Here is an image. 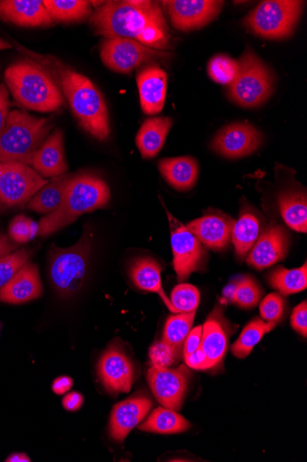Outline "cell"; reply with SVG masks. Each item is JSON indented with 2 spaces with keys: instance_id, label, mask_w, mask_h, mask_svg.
<instances>
[{
  "instance_id": "cell-24",
  "label": "cell",
  "mask_w": 307,
  "mask_h": 462,
  "mask_svg": "<svg viewBox=\"0 0 307 462\" xmlns=\"http://www.w3.org/2000/svg\"><path fill=\"white\" fill-rule=\"evenodd\" d=\"M130 276L140 289L158 293L172 313H178L164 291L161 281V267L156 261L149 258L137 260L130 267Z\"/></svg>"
},
{
  "instance_id": "cell-50",
  "label": "cell",
  "mask_w": 307,
  "mask_h": 462,
  "mask_svg": "<svg viewBox=\"0 0 307 462\" xmlns=\"http://www.w3.org/2000/svg\"><path fill=\"white\" fill-rule=\"evenodd\" d=\"M6 461L8 462H29L31 459L24 453H15L10 456Z\"/></svg>"
},
{
  "instance_id": "cell-17",
  "label": "cell",
  "mask_w": 307,
  "mask_h": 462,
  "mask_svg": "<svg viewBox=\"0 0 307 462\" xmlns=\"http://www.w3.org/2000/svg\"><path fill=\"white\" fill-rule=\"evenodd\" d=\"M288 250V236L284 227L273 226L257 238L248 263L256 270H265L284 260Z\"/></svg>"
},
{
  "instance_id": "cell-48",
  "label": "cell",
  "mask_w": 307,
  "mask_h": 462,
  "mask_svg": "<svg viewBox=\"0 0 307 462\" xmlns=\"http://www.w3.org/2000/svg\"><path fill=\"white\" fill-rule=\"evenodd\" d=\"M17 248V245L14 244L6 236L0 235V258L5 257Z\"/></svg>"
},
{
  "instance_id": "cell-38",
  "label": "cell",
  "mask_w": 307,
  "mask_h": 462,
  "mask_svg": "<svg viewBox=\"0 0 307 462\" xmlns=\"http://www.w3.org/2000/svg\"><path fill=\"white\" fill-rule=\"evenodd\" d=\"M261 290L250 277H241L235 293L234 302L243 309L255 308L260 298Z\"/></svg>"
},
{
  "instance_id": "cell-49",
  "label": "cell",
  "mask_w": 307,
  "mask_h": 462,
  "mask_svg": "<svg viewBox=\"0 0 307 462\" xmlns=\"http://www.w3.org/2000/svg\"><path fill=\"white\" fill-rule=\"evenodd\" d=\"M240 278L235 279L232 282L227 285L224 289L223 295L230 302H234L235 293L239 287Z\"/></svg>"
},
{
  "instance_id": "cell-32",
  "label": "cell",
  "mask_w": 307,
  "mask_h": 462,
  "mask_svg": "<svg viewBox=\"0 0 307 462\" xmlns=\"http://www.w3.org/2000/svg\"><path fill=\"white\" fill-rule=\"evenodd\" d=\"M276 324L256 319L242 330L239 338L232 346V353L238 358H246L265 336L271 332Z\"/></svg>"
},
{
  "instance_id": "cell-42",
  "label": "cell",
  "mask_w": 307,
  "mask_h": 462,
  "mask_svg": "<svg viewBox=\"0 0 307 462\" xmlns=\"http://www.w3.org/2000/svg\"><path fill=\"white\" fill-rule=\"evenodd\" d=\"M291 325L294 330L306 337L307 335V303L303 301L297 306L291 317Z\"/></svg>"
},
{
  "instance_id": "cell-3",
  "label": "cell",
  "mask_w": 307,
  "mask_h": 462,
  "mask_svg": "<svg viewBox=\"0 0 307 462\" xmlns=\"http://www.w3.org/2000/svg\"><path fill=\"white\" fill-rule=\"evenodd\" d=\"M111 198L107 184L92 174L71 178L64 199L55 212L41 219L38 235L48 236L71 225L81 215L105 207Z\"/></svg>"
},
{
  "instance_id": "cell-26",
  "label": "cell",
  "mask_w": 307,
  "mask_h": 462,
  "mask_svg": "<svg viewBox=\"0 0 307 462\" xmlns=\"http://www.w3.org/2000/svg\"><path fill=\"white\" fill-rule=\"evenodd\" d=\"M229 346L228 333L221 321L209 319L203 327L200 350L211 366H214L225 356Z\"/></svg>"
},
{
  "instance_id": "cell-39",
  "label": "cell",
  "mask_w": 307,
  "mask_h": 462,
  "mask_svg": "<svg viewBox=\"0 0 307 462\" xmlns=\"http://www.w3.org/2000/svg\"><path fill=\"white\" fill-rule=\"evenodd\" d=\"M181 351L163 340L156 343L149 351L152 365L158 368H169L179 362Z\"/></svg>"
},
{
  "instance_id": "cell-27",
  "label": "cell",
  "mask_w": 307,
  "mask_h": 462,
  "mask_svg": "<svg viewBox=\"0 0 307 462\" xmlns=\"http://www.w3.org/2000/svg\"><path fill=\"white\" fill-rule=\"evenodd\" d=\"M191 424L176 411L158 407L153 411L146 421L139 427L141 431L171 435L186 432Z\"/></svg>"
},
{
  "instance_id": "cell-31",
  "label": "cell",
  "mask_w": 307,
  "mask_h": 462,
  "mask_svg": "<svg viewBox=\"0 0 307 462\" xmlns=\"http://www.w3.org/2000/svg\"><path fill=\"white\" fill-rule=\"evenodd\" d=\"M259 222L250 212L245 211L235 223L232 237L237 254L240 258L246 257L259 236Z\"/></svg>"
},
{
  "instance_id": "cell-13",
  "label": "cell",
  "mask_w": 307,
  "mask_h": 462,
  "mask_svg": "<svg viewBox=\"0 0 307 462\" xmlns=\"http://www.w3.org/2000/svg\"><path fill=\"white\" fill-rule=\"evenodd\" d=\"M98 374L104 387L111 394L128 393L136 379L133 362L117 344L111 345L103 354Z\"/></svg>"
},
{
  "instance_id": "cell-5",
  "label": "cell",
  "mask_w": 307,
  "mask_h": 462,
  "mask_svg": "<svg viewBox=\"0 0 307 462\" xmlns=\"http://www.w3.org/2000/svg\"><path fill=\"white\" fill-rule=\"evenodd\" d=\"M54 127L50 118H38L14 110L9 114L0 134V162L31 164L35 152L50 136Z\"/></svg>"
},
{
  "instance_id": "cell-19",
  "label": "cell",
  "mask_w": 307,
  "mask_h": 462,
  "mask_svg": "<svg viewBox=\"0 0 307 462\" xmlns=\"http://www.w3.org/2000/svg\"><path fill=\"white\" fill-rule=\"evenodd\" d=\"M41 177L57 178L68 171L64 151V134L59 129L50 134L32 156L31 164Z\"/></svg>"
},
{
  "instance_id": "cell-1",
  "label": "cell",
  "mask_w": 307,
  "mask_h": 462,
  "mask_svg": "<svg viewBox=\"0 0 307 462\" xmlns=\"http://www.w3.org/2000/svg\"><path fill=\"white\" fill-rule=\"evenodd\" d=\"M90 23L104 38L131 39L159 51L170 49L171 35L162 6L150 0L102 2Z\"/></svg>"
},
{
  "instance_id": "cell-7",
  "label": "cell",
  "mask_w": 307,
  "mask_h": 462,
  "mask_svg": "<svg viewBox=\"0 0 307 462\" xmlns=\"http://www.w3.org/2000/svg\"><path fill=\"white\" fill-rule=\"evenodd\" d=\"M238 62V74L229 88L230 98L246 108L265 104L275 90L274 74L250 49Z\"/></svg>"
},
{
  "instance_id": "cell-23",
  "label": "cell",
  "mask_w": 307,
  "mask_h": 462,
  "mask_svg": "<svg viewBox=\"0 0 307 462\" xmlns=\"http://www.w3.org/2000/svg\"><path fill=\"white\" fill-rule=\"evenodd\" d=\"M159 171L166 181L178 190H189L197 181L199 167L192 157H177L161 160Z\"/></svg>"
},
{
  "instance_id": "cell-43",
  "label": "cell",
  "mask_w": 307,
  "mask_h": 462,
  "mask_svg": "<svg viewBox=\"0 0 307 462\" xmlns=\"http://www.w3.org/2000/svg\"><path fill=\"white\" fill-rule=\"evenodd\" d=\"M202 334V326L196 327L190 331L184 344V356H187L200 349Z\"/></svg>"
},
{
  "instance_id": "cell-37",
  "label": "cell",
  "mask_w": 307,
  "mask_h": 462,
  "mask_svg": "<svg viewBox=\"0 0 307 462\" xmlns=\"http://www.w3.org/2000/svg\"><path fill=\"white\" fill-rule=\"evenodd\" d=\"M29 258V252L24 249L0 258V289L5 286L13 279V277L27 263Z\"/></svg>"
},
{
  "instance_id": "cell-15",
  "label": "cell",
  "mask_w": 307,
  "mask_h": 462,
  "mask_svg": "<svg viewBox=\"0 0 307 462\" xmlns=\"http://www.w3.org/2000/svg\"><path fill=\"white\" fill-rule=\"evenodd\" d=\"M262 143V135L248 123H234L218 133L212 143L213 151L231 159L253 153Z\"/></svg>"
},
{
  "instance_id": "cell-46",
  "label": "cell",
  "mask_w": 307,
  "mask_h": 462,
  "mask_svg": "<svg viewBox=\"0 0 307 462\" xmlns=\"http://www.w3.org/2000/svg\"><path fill=\"white\" fill-rule=\"evenodd\" d=\"M84 402L83 396L78 393H71L67 394L63 399V406L69 411L79 410Z\"/></svg>"
},
{
  "instance_id": "cell-34",
  "label": "cell",
  "mask_w": 307,
  "mask_h": 462,
  "mask_svg": "<svg viewBox=\"0 0 307 462\" xmlns=\"http://www.w3.org/2000/svg\"><path fill=\"white\" fill-rule=\"evenodd\" d=\"M195 313H181L170 317L165 325L163 341L175 348L182 350L185 341L192 330Z\"/></svg>"
},
{
  "instance_id": "cell-45",
  "label": "cell",
  "mask_w": 307,
  "mask_h": 462,
  "mask_svg": "<svg viewBox=\"0 0 307 462\" xmlns=\"http://www.w3.org/2000/svg\"><path fill=\"white\" fill-rule=\"evenodd\" d=\"M185 359L189 367L196 370H203L212 367L206 356L200 349L185 356Z\"/></svg>"
},
{
  "instance_id": "cell-12",
  "label": "cell",
  "mask_w": 307,
  "mask_h": 462,
  "mask_svg": "<svg viewBox=\"0 0 307 462\" xmlns=\"http://www.w3.org/2000/svg\"><path fill=\"white\" fill-rule=\"evenodd\" d=\"M160 4L173 26L186 32L200 29L213 21L225 5L213 0H169Z\"/></svg>"
},
{
  "instance_id": "cell-22",
  "label": "cell",
  "mask_w": 307,
  "mask_h": 462,
  "mask_svg": "<svg viewBox=\"0 0 307 462\" xmlns=\"http://www.w3.org/2000/svg\"><path fill=\"white\" fill-rule=\"evenodd\" d=\"M235 222L222 215H208L191 222L187 228L206 246L221 250L232 237Z\"/></svg>"
},
{
  "instance_id": "cell-47",
  "label": "cell",
  "mask_w": 307,
  "mask_h": 462,
  "mask_svg": "<svg viewBox=\"0 0 307 462\" xmlns=\"http://www.w3.org/2000/svg\"><path fill=\"white\" fill-rule=\"evenodd\" d=\"M73 381L69 376H60L53 383L52 390L57 395H63L70 391Z\"/></svg>"
},
{
  "instance_id": "cell-29",
  "label": "cell",
  "mask_w": 307,
  "mask_h": 462,
  "mask_svg": "<svg viewBox=\"0 0 307 462\" xmlns=\"http://www.w3.org/2000/svg\"><path fill=\"white\" fill-rule=\"evenodd\" d=\"M56 23H77L94 14L92 2L85 0H45L42 2Z\"/></svg>"
},
{
  "instance_id": "cell-18",
  "label": "cell",
  "mask_w": 307,
  "mask_h": 462,
  "mask_svg": "<svg viewBox=\"0 0 307 462\" xmlns=\"http://www.w3.org/2000/svg\"><path fill=\"white\" fill-rule=\"evenodd\" d=\"M0 19L22 27H50L55 22L41 0H2Z\"/></svg>"
},
{
  "instance_id": "cell-9",
  "label": "cell",
  "mask_w": 307,
  "mask_h": 462,
  "mask_svg": "<svg viewBox=\"0 0 307 462\" xmlns=\"http://www.w3.org/2000/svg\"><path fill=\"white\" fill-rule=\"evenodd\" d=\"M170 54L126 38H105L101 46L104 64L113 71L127 74L144 65L163 60Z\"/></svg>"
},
{
  "instance_id": "cell-11",
  "label": "cell",
  "mask_w": 307,
  "mask_h": 462,
  "mask_svg": "<svg viewBox=\"0 0 307 462\" xmlns=\"http://www.w3.org/2000/svg\"><path fill=\"white\" fill-rule=\"evenodd\" d=\"M190 374L186 365L178 368L151 366L148 382L158 402L165 408L179 411L189 387Z\"/></svg>"
},
{
  "instance_id": "cell-41",
  "label": "cell",
  "mask_w": 307,
  "mask_h": 462,
  "mask_svg": "<svg viewBox=\"0 0 307 462\" xmlns=\"http://www.w3.org/2000/svg\"><path fill=\"white\" fill-rule=\"evenodd\" d=\"M259 310L263 320L277 324L284 315V300L276 292L270 293L260 303Z\"/></svg>"
},
{
  "instance_id": "cell-6",
  "label": "cell",
  "mask_w": 307,
  "mask_h": 462,
  "mask_svg": "<svg viewBox=\"0 0 307 462\" xmlns=\"http://www.w3.org/2000/svg\"><path fill=\"white\" fill-rule=\"evenodd\" d=\"M92 231L84 227L77 244L68 248L51 245L50 273L54 289L59 296L68 298L82 287L92 249Z\"/></svg>"
},
{
  "instance_id": "cell-28",
  "label": "cell",
  "mask_w": 307,
  "mask_h": 462,
  "mask_svg": "<svg viewBox=\"0 0 307 462\" xmlns=\"http://www.w3.org/2000/svg\"><path fill=\"white\" fill-rule=\"evenodd\" d=\"M71 176L62 175L55 178L42 187L31 199L28 207L39 214H51L61 205Z\"/></svg>"
},
{
  "instance_id": "cell-25",
  "label": "cell",
  "mask_w": 307,
  "mask_h": 462,
  "mask_svg": "<svg viewBox=\"0 0 307 462\" xmlns=\"http://www.w3.org/2000/svg\"><path fill=\"white\" fill-rule=\"evenodd\" d=\"M172 127L169 117L147 119L138 134L137 145L143 158H153L164 146L166 138Z\"/></svg>"
},
{
  "instance_id": "cell-51",
  "label": "cell",
  "mask_w": 307,
  "mask_h": 462,
  "mask_svg": "<svg viewBox=\"0 0 307 462\" xmlns=\"http://www.w3.org/2000/svg\"><path fill=\"white\" fill-rule=\"evenodd\" d=\"M13 49L12 45L5 40L0 38V51Z\"/></svg>"
},
{
  "instance_id": "cell-14",
  "label": "cell",
  "mask_w": 307,
  "mask_h": 462,
  "mask_svg": "<svg viewBox=\"0 0 307 462\" xmlns=\"http://www.w3.org/2000/svg\"><path fill=\"white\" fill-rule=\"evenodd\" d=\"M171 228V246L174 269L180 282L199 270L203 258V248L200 240L186 227L168 215Z\"/></svg>"
},
{
  "instance_id": "cell-21",
  "label": "cell",
  "mask_w": 307,
  "mask_h": 462,
  "mask_svg": "<svg viewBox=\"0 0 307 462\" xmlns=\"http://www.w3.org/2000/svg\"><path fill=\"white\" fill-rule=\"evenodd\" d=\"M42 286L36 265L26 263L13 279L0 289V302L23 304L41 296Z\"/></svg>"
},
{
  "instance_id": "cell-8",
  "label": "cell",
  "mask_w": 307,
  "mask_h": 462,
  "mask_svg": "<svg viewBox=\"0 0 307 462\" xmlns=\"http://www.w3.org/2000/svg\"><path fill=\"white\" fill-rule=\"evenodd\" d=\"M303 2L268 0L257 6L245 19L246 27L267 39L290 36L302 14Z\"/></svg>"
},
{
  "instance_id": "cell-16",
  "label": "cell",
  "mask_w": 307,
  "mask_h": 462,
  "mask_svg": "<svg viewBox=\"0 0 307 462\" xmlns=\"http://www.w3.org/2000/svg\"><path fill=\"white\" fill-rule=\"evenodd\" d=\"M152 401L144 394L131 396L116 404L110 419V436L123 442L129 433L138 427L152 408Z\"/></svg>"
},
{
  "instance_id": "cell-4",
  "label": "cell",
  "mask_w": 307,
  "mask_h": 462,
  "mask_svg": "<svg viewBox=\"0 0 307 462\" xmlns=\"http://www.w3.org/2000/svg\"><path fill=\"white\" fill-rule=\"evenodd\" d=\"M5 79L15 101L28 109L51 113L64 105L51 76L29 59L12 64L5 71Z\"/></svg>"
},
{
  "instance_id": "cell-2",
  "label": "cell",
  "mask_w": 307,
  "mask_h": 462,
  "mask_svg": "<svg viewBox=\"0 0 307 462\" xmlns=\"http://www.w3.org/2000/svg\"><path fill=\"white\" fill-rule=\"evenodd\" d=\"M19 51L51 76L86 133L100 141L109 138L108 108L102 93L89 78L53 56L38 54L23 47H19Z\"/></svg>"
},
{
  "instance_id": "cell-44",
  "label": "cell",
  "mask_w": 307,
  "mask_h": 462,
  "mask_svg": "<svg viewBox=\"0 0 307 462\" xmlns=\"http://www.w3.org/2000/svg\"><path fill=\"white\" fill-rule=\"evenodd\" d=\"M9 92L5 84H0V134L5 128L9 116Z\"/></svg>"
},
{
  "instance_id": "cell-33",
  "label": "cell",
  "mask_w": 307,
  "mask_h": 462,
  "mask_svg": "<svg viewBox=\"0 0 307 462\" xmlns=\"http://www.w3.org/2000/svg\"><path fill=\"white\" fill-rule=\"evenodd\" d=\"M269 282L284 296L304 291L307 287V265L304 263L302 267L292 270L277 268L270 273Z\"/></svg>"
},
{
  "instance_id": "cell-10",
  "label": "cell",
  "mask_w": 307,
  "mask_h": 462,
  "mask_svg": "<svg viewBox=\"0 0 307 462\" xmlns=\"http://www.w3.org/2000/svg\"><path fill=\"white\" fill-rule=\"evenodd\" d=\"M48 183L27 164L0 162V200L7 206L24 204Z\"/></svg>"
},
{
  "instance_id": "cell-40",
  "label": "cell",
  "mask_w": 307,
  "mask_h": 462,
  "mask_svg": "<svg viewBox=\"0 0 307 462\" xmlns=\"http://www.w3.org/2000/svg\"><path fill=\"white\" fill-rule=\"evenodd\" d=\"M9 233L15 242L26 243L38 234V224L24 216H19L11 223Z\"/></svg>"
},
{
  "instance_id": "cell-30",
  "label": "cell",
  "mask_w": 307,
  "mask_h": 462,
  "mask_svg": "<svg viewBox=\"0 0 307 462\" xmlns=\"http://www.w3.org/2000/svg\"><path fill=\"white\" fill-rule=\"evenodd\" d=\"M282 217L285 224L299 233L307 231L306 196L302 193H285L279 199Z\"/></svg>"
},
{
  "instance_id": "cell-36",
  "label": "cell",
  "mask_w": 307,
  "mask_h": 462,
  "mask_svg": "<svg viewBox=\"0 0 307 462\" xmlns=\"http://www.w3.org/2000/svg\"><path fill=\"white\" fill-rule=\"evenodd\" d=\"M169 300L174 309L180 314L196 312L200 304V293L194 285L181 283L173 289Z\"/></svg>"
},
{
  "instance_id": "cell-35",
  "label": "cell",
  "mask_w": 307,
  "mask_h": 462,
  "mask_svg": "<svg viewBox=\"0 0 307 462\" xmlns=\"http://www.w3.org/2000/svg\"><path fill=\"white\" fill-rule=\"evenodd\" d=\"M210 78L216 83L230 86L239 71V62L230 56L219 54L207 66Z\"/></svg>"
},
{
  "instance_id": "cell-20",
  "label": "cell",
  "mask_w": 307,
  "mask_h": 462,
  "mask_svg": "<svg viewBox=\"0 0 307 462\" xmlns=\"http://www.w3.org/2000/svg\"><path fill=\"white\" fill-rule=\"evenodd\" d=\"M137 80L143 112L151 116L160 113L166 101L167 72L157 66L146 67L139 72Z\"/></svg>"
}]
</instances>
